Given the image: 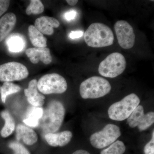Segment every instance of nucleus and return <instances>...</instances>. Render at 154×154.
Returning a JSON list of instances; mask_svg holds the SVG:
<instances>
[{"mask_svg": "<svg viewBox=\"0 0 154 154\" xmlns=\"http://www.w3.org/2000/svg\"><path fill=\"white\" fill-rule=\"evenodd\" d=\"M37 84L36 80H31L29 83L28 88L24 91V93L30 105L34 107H41L44 104L45 97L38 93Z\"/></svg>", "mask_w": 154, "mask_h": 154, "instance_id": "nucleus-12", "label": "nucleus"}, {"mask_svg": "<svg viewBox=\"0 0 154 154\" xmlns=\"http://www.w3.org/2000/svg\"><path fill=\"white\" fill-rule=\"evenodd\" d=\"M72 154H91L89 152L85 150L79 149L76 151L74 152Z\"/></svg>", "mask_w": 154, "mask_h": 154, "instance_id": "nucleus-29", "label": "nucleus"}, {"mask_svg": "<svg viewBox=\"0 0 154 154\" xmlns=\"http://www.w3.org/2000/svg\"><path fill=\"white\" fill-rule=\"evenodd\" d=\"M145 154H154V132L153 131L151 140L149 142L144 149Z\"/></svg>", "mask_w": 154, "mask_h": 154, "instance_id": "nucleus-25", "label": "nucleus"}, {"mask_svg": "<svg viewBox=\"0 0 154 154\" xmlns=\"http://www.w3.org/2000/svg\"><path fill=\"white\" fill-rule=\"evenodd\" d=\"M20 90L21 88L19 85L11 82H4L1 87V97L3 103H5L8 96L18 93Z\"/></svg>", "mask_w": 154, "mask_h": 154, "instance_id": "nucleus-21", "label": "nucleus"}, {"mask_svg": "<svg viewBox=\"0 0 154 154\" xmlns=\"http://www.w3.org/2000/svg\"><path fill=\"white\" fill-rule=\"evenodd\" d=\"M29 75L28 69L24 65L16 62L0 65V81L11 82L24 79Z\"/></svg>", "mask_w": 154, "mask_h": 154, "instance_id": "nucleus-8", "label": "nucleus"}, {"mask_svg": "<svg viewBox=\"0 0 154 154\" xmlns=\"http://www.w3.org/2000/svg\"><path fill=\"white\" fill-rule=\"evenodd\" d=\"M77 15L76 11L75 10H71L66 12L64 15V17L66 20L69 21L75 19Z\"/></svg>", "mask_w": 154, "mask_h": 154, "instance_id": "nucleus-27", "label": "nucleus"}, {"mask_svg": "<svg viewBox=\"0 0 154 154\" xmlns=\"http://www.w3.org/2000/svg\"><path fill=\"white\" fill-rule=\"evenodd\" d=\"M10 4V1L0 0V17L8 11Z\"/></svg>", "mask_w": 154, "mask_h": 154, "instance_id": "nucleus-26", "label": "nucleus"}, {"mask_svg": "<svg viewBox=\"0 0 154 154\" xmlns=\"http://www.w3.org/2000/svg\"><path fill=\"white\" fill-rule=\"evenodd\" d=\"M44 11V6L39 0H31L30 4L26 10V14L28 15L31 14L37 15L43 13Z\"/></svg>", "mask_w": 154, "mask_h": 154, "instance_id": "nucleus-23", "label": "nucleus"}, {"mask_svg": "<svg viewBox=\"0 0 154 154\" xmlns=\"http://www.w3.org/2000/svg\"><path fill=\"white\" fill-rule=\"evenodd\" d=\"M83 35V33L82 31H72L70 33L69 36L72 39H75L82 37Z\"/></svg>", "mask_w": 154, "mask_h": 154, "instance_id": "nucleus-28", "label": "nucleus"}, {"mask_svg": "<svg viewBox=\"0 0 154 154\" xmlns=\"http://www.w3.org/2000/svg\"><path fill=\"white\" fill-rule=\"evenodd\" d=\"M110 83L104 78L93 76L81 83L80 94L84 99H95L103 97L111 91Z\"/></svg>", "mask_w": 154, "mask_h": 154, "instance_id": "nucleus-3", "label": "nucleus"}, {"mask_svg": "<svg viewBox=\"0 0 154 154\" xmlns=\"http://www.w3.org/2000/svg\"><path fill=\"white\" fill-rule=\"evenodd\" d=\"M1 116L5 120V124L1 131V135L3 137H7L14 132L15 129V122L14 118L7 110H4L1 113Z\"/></svg>", "mask_w": 154, "mask_h": 154, "instance_id": "nucleus-20", "label": "nucleus"}, {"mask_svg": "<svg viewBox=\"0 0 154 154\" xmlns=\"http://www.w3.org/2000/svg\"><path fill=\"white\" fill-rule=\"evenodd\" d=\"M65 113L64 107L60 102L51 101L45 110H43V115L39 120L38 126L45 134L55 133L61 126Z\"/></svg>", "mask_w": 154, "mask_h": 154, "instance_id": "nucleus-1", "label": "nucleus"}, {"mask_svg": "<svg viewBox=\"0 0 154 154\" xmlns=\"http://www.w3.org/2000/svg\"><path fill=\"white\" fill-rule=\"evenodd\" d=\"M114 28L119 44L122 48L128 49L133 47L135 36L133 28L128 22L119 20L115 23Z\"/></svg>", "mask_w": 154, "mask_h": 154, "instance_id": "nucleus-9", "label": "nucleus"}, {"mask_svg": "<svg viewBox=\"0 0 154 154\" xmlns=\"http://www.w3.org/2000/svg\"><path fill=\"white\" fill-rule=\"evenodd\" d=\"M121 134L118 126L114 124H107L101 131L91 135L90 142L96 148H104L115 142Z\"/></svg>", "mask_w": 154, "mask_h": 154, "instance_id": "nucleus-7", "label": "nucleus"}, {"mask_svg": "<svg viewBox=\"0 0 154 154\" xmlns=\"http://www.w3.org/2000/svg\"><path fill=\"white\" fill-rule=\"evenodd\" d=\"M0 93H1V87H0Z\"/></svg>", "mask_w": 154, "mask_h": 154, "instance_id": "nucleus-31", "label": "nucleus"}, {"mask_svg": "<svg viewBox=\"0 0 154 154\" xmlns=\"http://www.w3.org/2000/svg\"><path fill=\"white\" fill-rule=\"evenodd\" d=\"M60 24L57 20L52 17L44 16L36 19L34 26L42 34L52 35L54 33V28L59 27Z\"/></svg>", "mask_w": 154, "mask_h": 154, "instance_id": "nucleus-13", "label": "nucleus"}, {"mask_svg": "<svg viewBox=\"0 0 154 154\" xmlns=\"http://www.w3.org/2000/svg\"><path fill=\"white\" fill-rule=\"evenodd\" d=\"M154 122V112H149L145 114L142 105H138L127 119V123L130 127L134 128L137 127L140 131L146 130Z\"/></svg>", "mask_w": 154, "mask_h": 154, "instance_id": "nucleus-10", "label": "nucleus"}, {"mask_svg": "<svg viewBox=\"0 0 154 154\" xmlns=\"http://www.w3.org/2000/svg\"><path fill=\"white\" fill-rule=\"evenodd\" d=\"M126 148L121 141L117 140L111 144L107 148L102 150L100 154H123Z\"/></svg>", "mask_w": 154, "mask_h": 154, "instance_id": "nucleus-22", "label": "nucleus"}, {"mask_svg": "<svg viewBox=\"0 0 154 154\" xmlns=\"http://www.w3.org/2000/svg\"><path fill=\"white\" fill-rule=\"evenodd\" d=\"M72 134L69 131L60 133H49L45 135V138L50 146L62 147L66 145L71 140Z\"/></svg>", "mask_w": 154, "mask_h": 154, "instance_id": "nucleus-14", "label": "nucleus"}, {"mask_svg": "<svg viewBox=\"0 0 154 154\" xmlns=\"http://www.w3.org/2000/svg\"><path fill=\"white\" fill-rule=\"evenodd\" d=\"M28 30L29 38L33 46L38 48H44L47 46V39L35 26L30 25Z\"/></svg>", "mask_w": 154, "mask_h": 154, "instance_id": "nucleus-19", "label": "nucleus"}, {"mask_svg": "<svg viewBox=\"0 0 154 154\" xmlns=\"http://www.w3.org/2000/svg\"><path fill=\"white\" fill-rule=\"evenodd\" d=\"M37 87L38 91L43 94H61L66 91L67 84L60 75L51 73L42 77L37 82Z\"/></svg>", "mask_w": 154, "mask_h": 154, "instance_id": "nucleus-6", "label": "nucleus"}, {"mask_svg": "<svg viewBox=\"0 0 154 154\" xmlns=\"http://www.w3.org/2000/svg\"><path fill=\"white\" fill-rule=\"evenodd\" d=\"M43 110L41 107L33 106L31 107L28 110L26 118L24 119L23 122L30 127L38 126L39 120L43 115Z\"/></svg>", "mask_w": 154, "mask_h": 154, "instance_id": "nucleus-18", "label": "nucleus"}, {"mask_svg": "<svg viewBox=\"0 0 154 154\" xmlns=\"http://www.w3.org/2000/svg\"><path fill=\"white\" fill-rule=\"evenodd\" d=\"M9 147L14 152V154H30V152L23 145L18 142H12Z\"/></svg>", "mask_w": 154, "mask_h": 154, "instance_id": "nucleus-24", "label": "nucleus"}, {"mask_svg": "<svg viewBox=\"0 0 154 154\" xmlns=\"http://www.w3.org/2000/svg\"><path fill=\"white\" fill-rule=\"evenodd\" d=\"M126 62L121 53L111 54L99 64V72L102 76L114 78L121 75L126 68Z\"/></svg>", "mask_w": 154, "mask_h": 154, "instance_id": "nucleus-5", "label": "nucleus"}, {"mask_svg": "<svg viewBox=\"0 0 154 154\" xmlns=\"http://www.w3.org/2000/svg\"><path fill=\"white\" fill-rule=\"evenodd\" d=\"M66 2L69 5L75 6L76 5L79 1L78 0H67Z\"/></svg>", "mask_w": 154, "mask_h": 154, "instance_id": "nucleus-30", "label": "nucleus"}, {"mask_svg": "<svg viewBox=\"0 0 154 154\" xmlns=\"http://www.w3.org/2000/svg\"><path fill=\"white\" fill-rule=\"evenodd\" d=\"M17 140H22L27 145L31 146L38 140V136L33 129L22 124L17 125L16 129Z\"/></svg>", "mask_w": 154, "mask_h": 154, "instance_id": "nucleus-15", "label": "nucleus"}, {"mask_svg": "<svg viewBox=\"0 0 154 154\" xmlns=\"http://www.w3.org/2000/svg\"><path fill=\"white\" fill-rule=\"evenodd\" d=\"M140 103L136 94H131L119 102L110 105L108 110L109 118L112 120L121 121L128 119Z\"/></svg>", "mask_w": 154, "mask_h": 154, "instance_id": "nucleus-4", "label": "nucleus"}, {"mask_svg": "<svg viewBox=\"0 0 154 154\" xmlns=\"http://www.w3.org/2000/svg\"><path fill=\"white\" fill-rule=\"evenodd\" d=\"M6 43L9 50L12 52H21L25 48L24 37L19 33H14L7 38Z\"/></svg>", "mask_w": 154, "mask_h": 154, "instance_id": "nucleus-17", "label": "nucleus"}, {"mask_svg": "<svg viewBox=\"0 0 154 154\" xmlns=\"http://www.w3.org/2000/svg\"><path fill=\"white\" fill-rule=\"evenodd\" d=\"M25 54L33 64H37L41 61L45 64H49L52 62L50 51L46 47L29 48L25 51Z\"/></svg>", "mask_w": 154, "mask_h": 154, "instance_id": "nucleus-11", "label": "nucleus"}, {"mask_svg": "<svg viewBox=\"0 0 154 154\" xmlns=\"http://www.w3.org/2000/svg\"><path fill=\"white\" fill-rule=\"evenodd\" d=\"M84 39L90 47H107L113 44L114 34L107 25L103 23H94L90 25L85 32Z\"/></svg>", "mask_w": 154, "mask_h": 154, "instance_id": "nucleus-2", "label": "nucleus"}, {"mask_svg": "<svg viewBox=\"0 0 154 154\" xmlns=\"http://www.w3.org/2000/svg\"><path fill=\"white\" fill-rule=\"evenodd\" d=\"M17 19L16 15L13 13H8L0 19V42L14 29Z\"/></svg>", "mask_w": 154, "mask_h": 154, "instance_id": "nucleus-16", "label": "nucleus"}]
</instances>
